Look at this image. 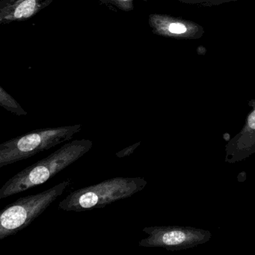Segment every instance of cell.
<instances>
[{"instance_id":"5b68a950","label":"cell","mask_w":255,"mask_h":255,"mask_svg":"<svg viewBox=\"0 0 255 255\" xmlns=\"http://www.w3.org/2000/svg\"><path fill=\"white\" fill-rule=\"evenodd\" d=\"M147 234L138 243L141 247L163 248L167 250H181L195 244L207 241L210 234L204 231H195L177 226L146 227Z\"/></svg>"},{"instance_id":"8992f818","label":"cell","mask_w":255,"mask_h":255,"mask_svg":"<svg viewBox=\"0 0 255 255\" xmlns=\"http://www.w3.org/2000/svg\"><path fill=\"white\" fill-rule=\"evenodd\" d=\"M148 24L154 35L176 40L200 39L205 32L201 24L192 20L159 13L149 15Z\"/></svg>"},{"instance_id":"8fae6325","label":"cell","mask_w":255,"mask_h":255,"mask_svg":"<svg viewBox=\"0 0 255 255\" xmlns=\"http://www.w3.org/2000/svg\"><path fill=\"white\" fill-rule=\"evenodd\" d=\"M186 5H197L199 7L218 6L228 2H237L238 0H177Z\"/></svg>"},{"instance_id":"9c48e42d","label":"cell","mask_w":255,"mask_h":255,"mask_svg":"<svg viewBox=\"0 0 255 255\" xmlns=\"http://www.w3.org/2000/svg\"><path fill=\"white\" fill-rule=\"evenodd\" d=\"M0 106L16 116H27V112L25 111L18 102L2 87H0Z\"/></svg>"},{"instance_id":"3957f363","label":"cell","mask_w":255,"mask_h":255,"mask_svg":"<svg viewBox=\"0 0 255 255\" xmlns=\"http://www.w3.org/2000/svg\"><path fill=\"white\" fill-rule=\"evenodd\" d=\"M81 128L80 124L42 128L4 141L0 144V168L25 160L70 141Z\"/></svg>"},{"instance_id":"7a4b0ae2","label":"cell","mask_w":255,"mask_h":255,"mask_svg":"<svg viewBox=\"0 0 255 255\" xmlns=\"http://www.w3.org/2000/svg\"><path fill=\"white\" fill-rule=\"evenodd\" d=\"M147 183L142 177H113L74 191L59 202V208L68 212L104 208L116 201L130 198L143 190Z\"/></svg>"},{"instance_id":"30bf717a","label":"cell","mask_w":255,"mask_h":255,"mask_svg":"<svg viewBox=\"0 0 255 255\" xmlns=\"http://www.w3.org/2000/svg\"><path fill=\"white\" fill-rule=\"evenodd\" d=\"M103 5L114 7L115 8L124 11L129 12L134 9V2L135 0H98ZM146 1V0H141Z\"/></svg>"},{"instance_id":"6da1fadb","label":"cell","mask_w":255,"mask_h":255,"mask_svg":"<svg viewBox=\"0 0 255 255\" xmlns=\"http://www.w3.org/2000/svg\"><path fill=\"white\" fill-rule=\"evenodd\" d=\"M93 146L89 139L74 140L44 159L29 165L7 180L0 189V200L44 184L86 155Z\"/></svg>"},{"instance_id":"52a82bcc","label":"cell","mask_w":255,"mask_h":255,"mask_svg":"<svg viewBox=\"0 0 255 255\" xmlns=\"http://www.w3.org/2000/svg\"><path fill=\"white\" fill-rule=\"evenodd\" d=\"M54 0H1L0 25L32 19Z\"/></svg>"},{"instance_id":"7c38bea8","label":"cell","mask_w":255,"mask_h":255,"mask_svg":"<svg viewBox=\"0 0 255 255\" xmlns=\"http://www.w3.org/2000/svg\"><path fill=\"white\" fill-rule=\"evenodd\" d=\"M140 144H141V142L138 141V142L135 143V144H132V145L129 146V147H125L123 150L116 153V156H118L119 158H125L127 157V156H130L131 154H132V153H134L135 149H136Z\"/></svg>"},{"instance_id":"ba28073f","label":"cell","mask_w":255,"mask_h":255,"mask_svg":"<svg viewBox=\"0 0 255 255\" xmlns=\"http://www.w3.org/2000/svg\"><path fill=\"white\" fill-rule=\"evenodd\" d=\"M249 104L253 110L248 116L244 128L226 146L231 156L227 159L230 162L241 160L255 151V99L249 101Z\"/></svg>"},{"instance_id":"4fadbf2b","label":"cell","mask_w":255,"mask_h":255,"mask_svg":"<svg viewBox=\"0 0 255 255\" xmlns=\"http://www.w3.org/2000/svg\"><path fill=\"white\" fill-rule=\"evenodd\" d=\"M197 53H198V55H205V53H207V50H206L205 47H203V46H200V47H198L197 49Z\"/></svg>"},{"instance_id":"277c9868","label":"cell","mask_w":255,"mask_h":255,"mask_svg":"<svg viewBox=\"0 0 255 255\" xmlns=\"http://www.w3.org/2000/svg\"><path fill=\"white\" fill-rule=\"evenodd\" d=\"M69 184V180H63L40 193L18 198L2 209L0 213V240L29 226L64 193Z\"/></svg>"}]
</instances>
